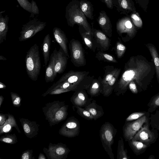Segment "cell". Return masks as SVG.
I'll return each mask as SVG.
<instances>
[{"mask_svg":"<svg viewBox=\"0 0 159 159\" xmlns=\"http://www.w3.org/2000/svg\"><path fill=\"white\" fill-rule=\"evenodd\" d=\"M154 63L141 55L133 56L125 64L120 78L118 80L113 90L117 96L124 95L129 83L134 81L138 91H145L153 78L155 74Z\"/></svg>","mask_w":159,"mask_h":159,"instance_id":"1","label":"cell"},{"mask_svg":"<svg viewBox=\"0 0 159 159\" xmlns=\"http://www.w3.org/2000/svg\"><path fill=\"white\" fill-rule=\"evenodd\" d=\"M65 16L69 26L73 27L77 24L91 33V27L80 9V0H72L68 3L66 7Z\"/></svg>","mask_w":159,"mask_h":159,"instance_id":"2","label":"cell"},{"mask_svg":"<svg viewBox=\"0 0 159 159\" xmlns=\"http://www.w3.org/2000/svg\"><path fill=\"white\" fill-rule=\"evenodd\" d=\"M68 106L64 101H55L46 104L42 108L45 119L51 127L66 118Z\"/></svg>","mask_w":159,"mask_h":159,"instance_id":"3","label":"cell"},{"mask_svg":"<svg viewBox=\"0 0 159 159\" xmlns=\"http://www.w3.org/2000/svg\"><path fill=\"white\" fill-rule=\"evenodd\" d=\"M25 63L26 71L29 77L33 81H37L41 68L39 47L37 44H34L26 52Z\"/></svg>","mask_w":159,"mask_h":159,"instance_id":"4","label":"cell"},{"mask_svg":"<svg viewBox=\"0 0 159 159\" xmlns=\"http://www.w3.org/2000/svg\"><path fill=\"white\" fill-rule=\"evenodd\" d=\"M89 71L70 70L64 74L57 81L67 82L77 86L79 90H87L93 80L94 76L89 75Z\"/></svg>","mask_w":159,"mask_h":159,"instance_id":"5","label":"cell"},{"mask_svg":"<svg viewBox=\"0 0 159 159\" xmlns=\"http://www.w3.org/2000/svg\"><path fill=\"white\" fill-rule=\"evenodd\" d=\"M117 129L109 122H105L101 126L99 131L100 140L103 147L111 159H114L112 146Z\"/></svg>","mask_w":159,"mask_h":159,"instance_id":"6","label":"cell"},{"mask_svg":"<svg viewBox=\"0 0 159 159\" xmlns=\"http://www.w3.org/2000/svg\"><path fill=\"white\" fill-rule=\"evenodd\" d=\"M116 28L117 34L124 42L133 39L137 32L136 27L128 15L118 20L116 24Z\"/></svg>","mask_w":159,"mask_h":159,"instance_id":"7","label":"cell"},{"mask_svg":"<svg viewBox=\"0 0 159 159\" xmlns=\"http://www.w3.org/2000/svg\"><path fill=\"white\" fill-rule=\"evenodd\" d=\"M47 24L46 22L41 21L37 18L30 20L22 25L18 38L19 41H25L32 38L44 29Z\"/></svg>","mask_w":159,"mask_h":159,"instance_id":"8","label":"cell"},{"mask_svg":"<svg viewBox=\"0 0 159 159\" xmlns=\"http://www.w3.org/2000/svg\"><path fill=\"white\" fill-rule=\"evenodd\" d=\"M149 123L150 119L143 124L132 139L140 141L149 147L154 143L158 138V131L153 128L150 129Z\"/></svg>","mask_w":159,"mask_h":159,"instance_id":"9","label":"cell"},{"mask_svg":"<svg viewBox=\"0 0 159 159\" xmlns=\"http://www.w3.org/2000/svg\"><path fill=\"white\" fill-rule=\"evenodd\" d=\"M149 113L148 112L146 114L136 120L125 122L122 129L123 136L125 141L128 142L132 139L143 124L150 119Z\"/></svg>","mask_w":159,"mask_h":159,"instance_id":"10","label":"cell"},{"mask_svg":"<svg viewBox=\"0 0 159 159\" xmlns=\"http://www.w3.org/2000/svg\"><path fill=\"white\" fill-rule=\"evenodd\" d=\"M71 61L75 66H84L86 64L84 50L80 42L72 39L69 44Z\"/></svg>","mask_w":159,"mask_h":159,"instance_id":"11","label":"cell"},{"mask_svg":"<svg viewBox=\"0 0 159 159\" xmlns=\"http://www.w3.org/2000/svg\"><path fill=\"white\" fill-rule=\"evenodd\" d=\"M43 150L48 159H66L70 151L66 144L61 143L57 144L50 143L48 148L44 147Z\"/></svg>","mask_w":159,"mask_h":159,"instance_id":"12","label":"cell"},{"mask_svg":"<svg viewBox=\"0 0 159 159\" xmlns=\"http://www.w3.org/2000/svg\"><path fill=\"white\" fill-rule=\"evenodd\" d=\"M80 131V124L78 120L74 116L69 117L59 130L60 135L68 138L78 136Z\"/></svg>","mask_w":159,"mask_h":159,"instance_id":"13","label":"cell"},{"mask_svg":"<svg viewBox=\"0 0 159 159\" xmlns=\"http://www.w3.org/2000/svg\"><path fill=\"white\" fill-rule=\"evenodd\" d=\"M85 90L80 89L75 91L70 99L74 106L84 107L91 102L93 99L89 98Z\"/></svg>","mask_w":159,"mask_h":159,"instance_id":"14","label":"cell"},{"mask_svg":"<svg viewBox=\"0 0 159 159\" xmlns=\"http://www.w3.org/2000/svg\"><path fill=\"white\" fill-rule=\"evenodd\" d=\"M19 120L27 137L32 139L38 134L39 125L36 121L24 118H20Z\"/></svg>","mask_w":159,"mask_h":159,"instance_id":"15","label":"cell"},{"mask_svg":"<svg viewBox=\"0 0 159 159\" xmlns=\"http://www.w3.org/2000/svg\"><path fill=\"white\" fill-rule=\"evenodd\" d=\"M91 33L94 37L97 43L100 47L101 51L107 50L111 45V41L107 36L102 31L94 29L91 26Z\"/></svg>","mask_w":159,"mask_h":159,"instance_id":"16","label":"cell"},{"mask_svg":"<svg viewBox=\"0 0 159 159\" xmlns=\"http://www.w3.org/2000/svg\"><path fill=\"white\" fill-rule=\"evenodd\" d=\"M68 58L62 48L60 47L57 52L54 69V76L55 78L57 74H61L64 72L66 67Z\"/></svg>","mask_w":159,"mask_h":159,"instance_id":"17","label":"cell"},{"mask_svg":"<svg viewBox=\"0 0 159 159\" xmlns=\"http://www.w3.org/2000/svg\"><path fill=\"white\" fill-rule=\"evenodd\" d=\"M98 23L102 31L107 36L111 37L112 35V26L111 21L106 12L101 11L97 20Z\"/></svg>","mask_w":159,"mask_h":159,"instance_id":"18","label":"cell"},{"mask_svg":"<svg viewBox=\"0 0 159 159\" xmlns=\"http://www.w3.org/2000/svg\"><path fill=\"white\" fill-rule=\"evenodd\" d=\"M52 32L54 39L62 48L66 56L69 58L67 47L68 41L65 33L57 27L53 28Z\"/></svg>","mask_w":159,"mask_h":159,"instance_id":"19","label":"cell"},{"mask_svg":"<svg viewBox=\"0 0 159 159\" xmlns=\"http://www.w3.org/2000/svg\"><path fill=\"white\" fill-rule=\"evenodd\" d=\"M115 7L120 13L126 15L137 11L133 0H116Z\"/></svg>","mask_w":159,"mask_h":159,"instance_id":"20","label":"cell"},{"mask_svg":"<svg viewBox=\"0 0 159 159\" xmlns=\"http://www.w3.org/2000/svg\"><path fill=\"white\" fill-rule=\"evenodd\" d=\"M57 52L55 48L50 56L49 63L46 69L45 73V80L46 83L52 82L55 79L54 76V69Z\"/></svg>","mask_w":159,"mask_h":159,"instance_id":"21","label":"cell"},{"mask_svg":"<svg viewBox=\"0 0 159 159\" xmlns=\"http://www.w3.org/2000/svg\"><path fill=\"white\" fill-rule=\"evenodd\" d=\"M83 29L82 26H79V31L82 40L89 49L95 52L98 47L94 37L92 33L87 32L84 29L83 30Z\"/></svg>","mask_w":159,"mask_h":159,"instance_id":"22","label":"cell"},{"mask_svg":"<svg viewBox=\"0 0 159 159\" xmlns=\"http://www.w3.org/2000/svg\"><path fill=\"white\" fill-rule=\"evenodd\" d=\"M15 128L19 133H20L18 125L14 116L11 114H7V117L5 123L0 125V135L4 133H9L12 131V128Z\"/></svg>","mask_w":159,"mask_h":159,"instance_id":"23","label":"cell"},{"mask_svg":"<svg viewBox=\"0 0 159 159\" xmlns=\"http://www.w3.org/2000/svg\"><path fill=\"white\" fill-rule=\"evenodd\" d=\"M20 6L24 10L30 13V17H33L38 15L39 11L35 1L32 0L30 2L28 0H17Z\"/></svg>","mask_w":159,"mask_h":159,"instance_id":"24","label":"cell"},{"mask_svg":"<svg viewBox=\"0 0 159 159\" xmlns=\"http://www.w3.org/2000/svg\"><path fill=\"white\" fill-rule=\"evenodd\" d=\"M102 79L99 76L98 79H93L87 90V93L91 97H96L99 95L102 91L101 83Z\"/></svg>","mask_w":159,"mask_h":159,"instance_id":"25","label":"cell"},{"mask_svg":"<svg viewBox=\"0 0 159 159\" xmlns=\"http://www.w3.org/2000/svg\"><path fill=\"white\" fill-rule=\"evenodd\" d=\"M5 11L0 12V44H1L6 39V37L8 30V23L9 17L6 15L5 17L2 13Z\"/></svg>","mask_w":159,"mask_h":159,"instance_id":"26","label":"cell"},{"mask_svg":"<svg viewBox=\"0 0 159 159\" xmlns=\"http://www.w3.org/2000/svg\"><path fill=\"white\" fill-rule=\"evenodd\" d=\"M84 108L91 114L94 120L102 116L104 113L102 107L98 105L94 100H93L89 104Z\"/></svg>","mask_w":159,"mask_h":159,"instance_id":"27","label":"cell"},{"mask_svg":"<svg viewBox=\"0 0 159 159\" xmlns=\"http://www.w3.org/2000/svg\"><path fill=\"white\" fill-rule=\"evenodd\" d=\"M51 44V39L49 34H47L44 37L41 45V50L43 56L44 64L47 67L50 60L49 54Z\"/></svg>","mask_w":159,"mask_h":159,"instance_id":"28","label":"cell"},{"mask_svg":"<svg viewBox=\"0 0 159 159\" xmlns=\"http://www.w3.org/2000/svg\"><path fill=\"white\" fill-rule=\"evenodd\" d=\"M120 69L110 80L102 86V94L105 97H109L113 91L115 85L116 83L121 71Z\"/></svg>","mask_w":159,"mask_h":159,"instance_id":"29","label":"cell"},{"mask_svg":"<svg viewBox=\"0 0 159 159\" xmlns=\"http://www.w3.org/2000/svg\"><path fill=\"white\" fill-rule=\"evenodd\" d=\"M146 46L152 57L156 70L157 81L159 84V56L158 53L156 48L153 44L148 43L146 44Z\"/></svg>","mask_w":159,"mask_h":159,"instance_id":"30","label":"cell"},{"mask_svg":"<svg viewBox=\"0 0 159 159\" xmlns=\"http://www.w3.org/2000/svg\"><path fill=\"white\" fill-rule=\"evenodd\" d=\"M128 143L130 147L136 155H139L143 153L149 147L140 141L132 139L128 141Z\"/></svg>","mask_w":159,"mask_h":159,"instance_id":"31","label":"cell"},{"mask_svg":"<svg viewBox=\"0 0 159 159\" xmlns=\"http://www.w3.org/2000/svg\"><path fill=\"white\" fill-rule=\"evenodd\" d=\"M80 9L86 17L93 20V8L91 2L87 0H80Z\"/></svg>","mask_w":159,"mask_h":159,"instance_id":"32","label":"cell"},{"mask_svg":"<svg viewBox=\"0 0 159 159\" xmlns=\"http://www.w3.org/2000/svg\"><path fill=\"white\" fill-rule=\"evenodd\" d=\"M105 74L101 81L102 86L107 82L121 69L114 68L113 66H107L104 67Z\"/></svg>","mask_w":159,"mask_h":159,"instance_id":"33","label":"cell"},{"mask_svg":"<svg viewBox=\"0 0 159 159\" xmlns=\"http://www.w3.org/2000/svg\"><path fill=\"white\" fill-rule=\"evenodd\" d=\"M127 151L125 148L123 138L120 137L118 142L117 159H129Z\"/></svg>","mask_w":159,"mask_h":159,"instance_id":"34","label":"cell"},{"mask_svg":"<svg viewBox=\"0 0 159 159\" xmlns=\"http://www.w3.org/2000/svg\"><path fill=\"white\" fill-rule=\"evenodd\" d=\"M95 57L100 61H103L108 62H118L114 56L108 53L99 51L96 53Z\"/></svg>","mask_w":159,"mask_h":159,"instance_id":"35","label":"cell"},{"mask_svg":"<svg viewBox=\"0 0 159 159\" xmlns=\"http://www.w3.org/2000/svg\"><path fill=\"white\" fill-rule=\"evenodd\" d=\"M148 111L153 112L159 107V92L152 96L147 104Z\"/></svg>","mask_w":159,"mask_h":159,"instance_id":"36","label":"cell"},{"mask_svg":"<svg viewBox=\"0 0 159 159\" xmlns=\"http://www.w3.org/2000/svg\"><path fill=\"white\" fill-rule=\"evenodd\" d=\"M129 16L132 22L136 28H141L142 27V20L138 12H132Z\"/></svg>","mask_w":159,"mask_h":159,"instance_id":"37","label":"cell"},{"mask_svg":"<svg viewBox=\"0 0 159 159\" xmlns=\"http://www.w3.org/2000/svg\"><path fill=\"white\" fill-rule=\"evenodd\" d=\"M0 141L1 142L14 144L17 143L18 139L15 134H6L0 138Z\"/></svg>","mask_w":159,"mask_h":159,"instance_id":"38","label":"cell"},{"mask_svg":"<svg viewBox=\"0 0 159 159\" xmlns=\"http://www.w3.org/2000/svg\"><path fill=\"white\" fill-rule=\"evenodd\" d=\"M150 125L152 128L159 131V111L157 110L155 114H152L150 117Z\"/></svg>","mask_w":159,"mask_h":159,"instance_id":"39","label":"cell"},{"mask_svg":"<svg viewBox=\"0 0 159 159\" xmlns=\"http://www.w3.org/2000/svg\"><path fill=\"white\" fill-rule=\"evenodd\" d=\"M119 40L116 43V54L118 58H121L123 56L126 50V47L121 42L118 38Z\"/></svg>","mask_w":159,"mask_h":159,"instance_id":"40","label":"cell"},{"mask_svg":"<svg viewBox=\"0 0 159 159\" xmlns=\"http://www.w3.org/2000/svg\"><path fill=\"white\" fill-rule=\"evenodd\" d=\"M75 107L77 109V113L82 117L88 120H93L91 114L84 108L76 106Z\"/></svg>","mask_w":159,"mask_h":159,"instance_id":"41","label":"cell"},{"mask_svg":"<svg viewBox=\"0 0 159 159\" xmlns=\"http://www.w3.org/2000/svg\"><path fill=\"white\" fill-rule=\"evenodd\" d=\"M10 94L13 106L16 107H20L21 105V97L17 93L13 92H11Z\"/></svg>","mask_w":159,"mask_h":159,"instance_id":"42","label":"cell"},{"mask_svg":"<svg viewBox=\"0 0 159 159\" xmlns=\"http://www.w3.org/2000/svg\"><path fill=\"white\" fill-rule=\"evenodd\" d=\"M148 111L134 112L129 116L125 119V122H129L136 120L146 114Z\"/></svg>","mask_w":159,"mask_h":159,"instance_id":"43","label":"cell"},{"mask_svg":"<svg viewBox=\"0 0 159 159\" xmlns=\"http://www.w3.org/2000/svg\"><path fill=\"white\" fill-rule=\"evenodd\" d=\"M33 150L28 149L24 151L20 156L21 159H34V157L33 155Z\"/></svg>","mask_w":159,"mask_h":159,"instance_id":"44","label":"cell"},{"mask_svg":"<svg viewBox=\"0 0 159 159\" xmlns=\"http://www.w3.org/2000/svg\"><path fill=\"white\" fill-rule=\"evenodd\" d=\"M136 2L145 12L147 11L149 0H135Z\"/></svg>","mask_w":159,"mask_h":159,"instance_id":"45","label":"cell"},{"mask_svg":"<svg viewBox=\"0 0 159 159\" xmlns=\"http://www.w3.org/2000/svg\"><path fill=\"white\" fill-rule=\"evenodd\" d=\"M102 1L110 9H113L116 4V0H102Z\"/></svg>","mask_w":159,"mask_h":159,"instance_id":"46","label":"cell"},{"mask_svg":"<svg viewBox=\"0 0 159 159\" xmlns=\"http://www.w3.org/2000/svg\"><path fill=\"white\" fill-rule=\"evenodd\" d=\"M128 86L132 93L134 94L138 93L139 91L134 81H131L129 84Z\"/></svg>","mask_w":159,"mask_h":159,"instance_id":"47","label":"cell"},{"mask_svg":"<svg viewBox=\"0 0 159 159\" xmlns=\"http://www.w3.org/2000/svg\"><path fill=\"white\" fill-rule=\"evenodd\" d=\"M69 90L65 89L62 88H57L53 90L50 92L49 94L54 95L70 91Z\"/></svg>","mask_w":159,"mask_h":159,"instance_id":"48","label":"cell"},{"mask_svg":"<svg viewBox=\"0 0 159 159\" xmlns=\"http://www.w3.org/2000/svg\"><path fill=\"white\" fill-rule=\"evenodd\" d=\"M6 115L2 113H0V125H3L6 122L7 119L6 118Z\"/></svg>","mask_w":159,"mask_h":159,"instance_id":"49","label":"cell"},{"mask_svg":"<svg viewBox=\"0 0 159 159\" xmlns=\"http://www.w3.org/2000/svg\"><path fill=\"white\" fill-rule=\"evenodd\" d=\"M38 159H46V158L45 157L44 154L42 153H40L38 156Z\"/></svg>","mask_w":159,"mask_h":159,"instance_id":"50","label":"cell"},{"mask_svg":"<svg viewBox=\"0 0 159 159\" xmlns=\"http://www.w3.org/2000/svg\"><path fill=\"white\" fill-rule=\"evenodd\" d=\"M6 88V86L1 82H0V89H5Z\"/></svg>","mask_w":159,"mask_h":159,"instance_id":"51","label":"cell"},{"mask_svg":"<svg viewBox=\"0 0 159 159\" xmlns=\"http://www.w3.org/2000/svg\"><path fill=\"white\" fill-rule=\"evenodd\" d=\"M4 97L2 95L0 96V107H1L2 105V104L4 100Z\"/></svg>","mask_w":159,"mask_h":159,"instance_id":"52","label":"cell"},{"mask_svg":"<svg viewBox=\"0 0 159 159\" xmlns=\"http://www.w3.org/2000/svg\"><path fill=\"white\" fill-rule=\"evenodd\" d=\"M0 60L5 61L7 60V59L3 56L1 55L0 56Z\"/></svg>","mask_w":159,"mask_h":159,"instance_id":"53","label":"cell"},{"mask_svg":"<svg viewBox=\"0 0 159 159\" xmlns=\"http://www.w3.org/2000/svg\"><path fill=\"white\" fill-rule=\"evenodd\" d=\"M155 158V156L154 155H150L149 157L148 158V159H154Z\"/></svg>","mask_w":159,"mask_h":159,"instance_id":"54","label":"cell"},{"mask_svg":"<svg viewBox=\"0 0 159 159\" xmlns=\"http://www.w3.org/2000/svg\"><path fill=\"white\" fill-rule=\"evenodd\" d=\"M102 1V0H101Z\"/></svg>","mask_w":159,"mask_h":159,"instance_id":"55","label":"cell"}]
</instances>
